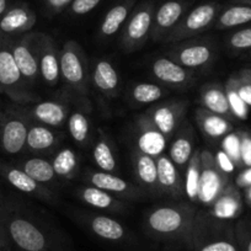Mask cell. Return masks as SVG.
<instances>
[{
  "label": "cell",
  "mask_w": 251,
  "mask_h": 251,
  "mask_svg": "<svg viewBox=\"0 0 251 251\" xmlns=\"http://www.w3.org/2000/svg\"><path fill=\"white\" fill-rule=\"evenodd\" d=\"M3 229L15 251H73L67 234L9 197L4 207Z\"/></svg>",
  "instance_id": "6da1fadb"
},
{
  "label": "cell",
  "mask_w": 251,
  "mask_h": 251,
  "mask_svg": "<svg viewBox=\"0 0 251 251\" xmlns=\"http://www.w3.org/2000/svg\"><path fill=\"white\" fill-rule=\"evenodd\" d=\"M197 209L192 204H161L149 209L143 218V229L153 240L185 245L191 233Z\"/></svg>",
  "instance_id": "7a4b0ae2"
},
{
  "label": "cell",
  "mask_w": 251,
  "mask_h": 251,
  "mask_svg": "<svg viewBox=\"0 0 251 251\" xmlns=\"http://www.w3.org/2000/svg\"><path fill=\"white\" fill-rule=\"evenodd\" d=\"M183 248L187 251H240L233 226L199 211Z\"/></svg>",
  "instance_id": "3957f363"
},
{
  "label": "cell",
  "mask_w": 251,
  "mask_h": 251,
  "mask_svg": "<svg viewBox=\"0 0 251 251\" xmlns=\"http://www.w3.org/2000/svg\"><path fill=\"white\" fill-rule=\"evenodd\" d=\"M0 94L16 105H31L38 99L27 85L14 58L11 40L0 38Z\"/></svg>",
  "instance_id": "277c9868"
},
{
  "label": "cell",
  "mask_w": 251,
  "mask_h": 251,
  "mask_svg": "<svg viewBox=\"0 0 251 251\" xmlns=\"http://www.w3.org/2000/svg\"><path fill=\"white\" fill-rule=\"evenodd\" d=\"M28 117L23 105L3 108L0 113V151L6 155H20L26 151Z\"/></svg>",
  "instance_id": "5b68a950"
},
{
  "label": "cell",
  "mask_w": 251,
  "mask_h": 251,
  "mask_svg": "<svg viewBox=\"0 0 251 251\" xmlns=\"http://www.w3.org/2000/svg\"><path fill=\"white\" fill-rule=\"evenodd\" d=\"M60 78L73 94L85 99L89 94L88 59L75 41H67L60 50Z\"/></svg>",
  "instance_id": "8992f818"
},
{
  "label": "cell",
  "mask_w": 251,
  "mask_h": 251,
  "mask_svg": "<svg viewBox=\"0 0 251 251\" xmlns=\"http://www.w3.org/2000/svg\"><path fill=\"white\" fill-rule=\"evenodd\" d=\"M155 5L151 0L142 1L132 10L131 15L122 27L120 43L123 52L132 53L141 50L151 38Z\"/></svg>",
  "instance_id": "52a82bcc"
},
{
  "label": "cell",
  "mask_w": 251,
  "mask_h": 251,
  "mask_svg": "<svg viewBox=\"0 0 251 251\" xmlns=\"http://www.w3.org/2000/svg\"><path fill=\"white\" fill-rule=\"evenodd\" d=\"M222 10L218 3H204L197 5L191 11L185 14L180 23L175 26L170 35L166 37V43H177L181 41L190 40L200 33L214 26L217 18Z\"/></svg>",
  "instance_id": "ba28073f"
},
{
  "label": "cell",
  "mask_w": 251,
  "mask_h": 251,
  "mask_svg": "<svg viewBox=\"0 0 251 251\" xmlns=\"http://www.w3.org/2000/svg\"><path fill=\"white\" fill-rule=\"evenodd\" d=\"M168 57L190 71H206L216 60V47L208 40H185L168 50Z\"/></svg>",
  "instance_id": "9c48e42d"
},
{
  "label": "cell",
  "mask_w": 251,
  "mask_h": 251,
  "mask_svg": "<svg viewBox=\"0 0 251 251\" xmlns=\"http://www.w3.org/2000/svg\"><path fill=\"white\" fill-rule=\"evenodd\" d=\"M229 175L217 166L214 154L209 151H201V177H200L197 202L206 208L214 203L224 188L229 185Z\"/></svg>",
  "instance_id": "30bf717a"
},
{
  "label": "cell",
  "mask_w": 251,
  "mask_h": 251,
  "mask_svg": "<svg viewBox=\"0 0 251 251\" xmlns=\"http://www.w3.org/2000/svg\"><path fill=\"white\" fill-rule=\"evenodd\" d=\"M38 38L40 32H28L15 40H11V50L15 62L31 89L35 88L41 80Z\"/></svg>",
  "instance_id": "8fae6325"
},
{
  "label": "cell",
  "mask_w": 251,
  "mask_h": 251,
  "mask_svg": "<svg viewBox=\"0 0 251 251\" xmlns=\"http://www.w3.org/2000/svg\"><path fill=\"white\" fill-rule=\"evenodd\" d=\"M78 221L94 236L112 244H128L132 240L129 230L115 218L98 213H75Z\"/></svg>",
  "instance_id": "7c38bea8"
},
{
  "label": "cell",
  "mask_w": 251,
  "mask_h": 251,
  "mask_svg": "<svg viewBox=\"0 0 251 251\" xmlns=\"http://www.w3.org/2000/svg\"><path fill=\"white\" fill-rule=\"evenodd\" d=\"M188 108V101L170 100L156 103L146 111V115L168 139L173 138L182 123Z\"/></svg>",
  "instance_id": "4fadbf2b"
},
{
  "label": "cell",
  "mask_w": 251,
  "mask_h": 251,
  "mask_svg": "<svg viewBox=\"0 0 251 251\" xmlns=\"http://www.w3.org/2000/svg\"><path fill=\"white\" fill-rule=\"evenodd\" d=\"M84 180L90 186L98 187L108 192L112 196L121 200L138 201L143 199L146 194L137 183L123 180L113 173H106L101 170H89L84 175Z\"/></svg>",
  "instance_id": "5bb4252c"
},
{
  "label": "cell",
  "mask_w": 251,
  "mask_h": 251,
  "mask_svg": "<svg viewBox=\"0 0 251 251\" xmlns=\"http://www.w3.org/2000/svg\"><path fill=\"white\" fill-rule=\"evenodd\" d=\"M0 178H3L11 187L23 194L40 200V201L53 203L57 200L54 192L47 186L37 182L15 164L0 161Z\"/></svg>",
  "instance_id": "9a60e30c"
},
{
  "label": "cell",
  "mask_w": 251,
  "mask_h": 251,
  "mask_svg": "<svg viewBox=\"0 0 251 251\" xmlns=\"http://www.w3.org/2000/svg\"><path fill=\"white\" fill-rule=\"evenodd\" d=\"M37 23L36 13L26 3L9 5L8 10L0 18V38L15 40L31 32Z\"/></svg>",
  "instance_id": "2e32d148"
},
{
  "label": "cell",
  "mask_w": 251,
  "mask_h": 251,
  "mask_svg": "<svg viewBox=\"0 0 251 251\" xmlns=\"http://www.w3.org/2000/svg\"><path fill=\"white\" fill-rule=\"evenodd\" d=\"M191 0H168L154 14L151 38L155 42H165L166 37L187 13Z\"/></svg>",
  "instance_id": "e0dca14e"
},
{
  "label": "cell",
  "mask_w": 251,
  "mask_h": 251,
  "mask_svg": "<svg viewBox=\"0 0 251 251\" xmlns=\"http://www.w3.org/2000/svg\"><path fill=\"white\" fill-rule=\"evenodd\" d=\"M169 139L156 128L151 118L143 113L136 118L134 126V148L153 158L163 155Z\"/></svg>",
  "instance_id": "ac0fdd59"
},
{
  "label": "cell",
  "mask_w": 251,
  "mask_h": 251,
  "mask_svg": "<svg viewBox=\"0 0 251 251\" xmlns=\"http://www.w3.org/2000/svg\"><path fill=\"white\" fill-rule=\"evenodd\" d=\"M38 60L41 79L46 85L54 88L60 80V50L52 36L40 32L38 38Z\"/></svg>",
  "instance_id": "d6986e66"
},
{
  "label": "cell",
  "mask_w": 251,
  "mask_h": 251,
  "mask_svg": "<svg viewBox=\"0 0 251 251\" xmlns=\"http://www.w3.org/2000/svg\"><path fill=\"white\" fill-rule=\"evenodd\" d=\"M151 73L156 80L170 88L185 90L192 85L195 80L194 72L169 57H161L151 63Z\"/></svg>",
  "instance_id": "ffe728a7"
},
{
  "label": "cell",
  "mask_w": 251,
  "mask_h": 251,
  "mask_svg": "<svg viewBox=\"0 0 251 251\" xmlns=\"http://www.w3.org/2000/svg\"><path fill=\"white\" fill-rule=\"evenodd\" d=\"M28 117L33 122L41 123L50 127V128L59 129L68 122L69 106L63 100H50L36 102L28 107L23 105Z\"/></svg>",
  "instance_id": "44dd1931"
},
{
  "label": "cell",
  "mask_w": 251,
  "mask_h": 251,
  "mask_svg": "<svg viewBox=\"0 0 251 251\" xmlns=\"http://www.w3.org/2000/svg\"><path fill=\"white\" fill-rule=\"evenodd\" d=\"M243 196L235 183L229 182L214 203L207 209L206 213L218 222L229 223L238 218L243 212Z\"/></svg>",
  "instance_id": "7402d4cb"
},
{
  "label": "cell",
  "mask_w": 251,
  "mask_h": 251,
  "mask_svg": "<svg viewBox=\"0 0 251 251\" xmlns=\"http://www.w3.org/2000/svg\"><path fill=\"white\" fill-rule=\"evenodd\" d=\"M131 160L137 185L143 190L144 194L151 195V196L161 195L158 185L156 159L134 148L131 153Z\"/></svg>",
  "instance_id": "603a6c76"
},
{
  "label": "cell",
  "mask_w": 251,
  "mask_h": 251,
  "mask_svg": "<svg viewBox=\"0 0 251 251\" xmlns=\"http://www.w3.org/2000/svg\"><path fill=\"white\" fill-rule=\"evenodd\" d=\"M64 138L63 132L50 128L48 126L31 121L28 127L27 139H26V151L32 154H48L59 147Z\"/></svg>",
  "instance_id": "cb8c5ba5"
},
{
  "label": "cell",
  "mask_w": 251,
  "mask_h": 251,
  "mask_svg": "<svg viewBox=\"0 0 251 251\" xmlns=\"http://www.w3.org/2000/svg\"><path fill=\"white\" fill-rule=\"evenodd\" d=\"M158 169V185L161 195H166L173 199H181L185 196L183 180L180 171L170 158L165 154L156 158Z\"/></svg>",
  "instance_id": "d4e9b609"
},
{
  "label": "cell",
  "mask_w": 251,
  "mask_h": 251,
  "mask_svg": "<svg viewBox=\"0 0 251 251\" xmlns=\"http://www.w3.org/2000/svg\"><path fill=\"white\" fill-rule=\"evenodd\" d=\"M195 129L188 122H183L173 137L169 149V158L173 160L176 168L185 170L188 161L194 154Z\"/></svg>",
  "instance_id": "484cf974"
},
{
  "label": "cell",
  "mask_w": 251,
  "mask_h": 251,
  "mask_svg": "<svg viewBox=\"0 0 251 251\" xmlns=\"http://www.w3.org/2000/svg\"><path fill=\"white\" fill-rule=\"evenodd\" d=\"M195 118H196L200 131L203 133V136L212 141L222 139L233 131V123L230 122V120L221 115H217L202 106L196 108Z\"/></svg>",
  "instance_id": "4316f807"
},
{
  "label": "cell",
  "mask_w": 251,
  "mask_h": 251,
  "mask_svg": "<svg viewBox=\"0 0 251 251\" xmlns=\"http://www.w3.org/2000/svg\"><path fill=\"white\" fill-rule=\"evenodd\" d=\"M79 199L84 203L111 213H125L127 211V203L123 200L112 196L108 192L94 186H84L76 191Z\"/></svg>",
  "instance_id": "83f0119b"
},
{
  "label": "cell",
  "mask_w": 251,
  "mask_h": 251,
  "mask_svg": "<svg viewBox=\"0 0 251 251\" xmlns=\"http://www.w3.org/2000/svg\"><path fill=\"white\" fill-rule=\"evenodd\" d=\"M91 81L96 90L105 98H116L120 91V75L112 63L107 59H100L95 63Z\"/></svg>",
  "instance_id": "f1b7e54d"
},
{
  "label": "cell",
  "mask_w": 251,
  "mask_h": 251,
  "mask_svg": "<svg viewBox=\"0 0 251 251\" xmlns=\"http://www.w3.org/2000/svg\"><path fill=\"white\" fill-rule=\"evenodd\" d=\"M137 0H118L117 3L111 6L101 21L99 35L101 38L112 37L125 26L126 21L134 9Z\"/></svg>",
  "instance_id": "f546056e"
},
{
  "label": "cell",
  "mask_w": 251,
  "mask_h": 251,
  "mask_svg": "<svg viewBox=\"0 0 251 251\" xmlns=\"http://www.w3.org/2000/svg\"><path fill=\"white\" fill-rule=\"evenodd\" d=\"M200 101L202 107L212 111V112L221 115L228 120H233L230 107H229L228 99H226V88L221 84L209 83L201 88L200 91Z\"/></svg>",
  "instance_id": "4dcf8cb0"
},
{
  "label": "cell",
  "mask_w": 251,
  "mask_h": 251,
  "mask_svg": "<svg viewBox=\"0 0 251 251\" xmlns=\"http://www.w3.org/2000/svg\"><path fill=\"white\" fill-rule=\"evenodd\" d=\"M15 165L19 166L21 170L25 171L33 180L47 186V187L55 186L54 183L58 181L57 175H55L54 170H53L52 163L47 160V159L41 158V156L25 158L15 163Z\"/></svg>",
  "instance_id": "1f68e13d"
},
{
  "label": "cell",
  "mask_w": 251,
  "mask_h": 251,
  "mask_svg": "<svg viewBox=\"0 0 251 251\" xmlns=\"http://www.w3.org/2000/svg\"><path fill=\"white\" fill-rule=\"evenodd\" d=\"M93 159L99 170L113 173L117 169L115 146L102 128L98 129V139L93 147Z\"/></svg>",
  "instance_id": "d6a6232c"
},
{
  "label": "cell",
  "mask_w": 251,
  "mask_h": 251,
  "mask_svg": "<svg viewBox=\"0 0 251 251\" xmlns=\"http://www.w3.org/2000/svg\"><path fill=\"white\" fill-rule=\"evenodd\" d=\"M55 175L60 180H73L79 173L80 158L74 149L60 148L53 155L50 160Z\"/></svg>",
  "instance_id": "836d02e7"
},
{
  "label": "cell",
  "mask_w": 251,
  "mask_h": 251,
  "mask_svg": "<svg viewBox=\"0 0 251 251\" xmlns=\"http://www.w3.org/2000/svg\"><path fill=\"white\" fill-rule=\"evenodd\" d=\"M251 21V6L235 4L228 6L224 10H221L214 27L217 30H228V28L236 27V26L245 25Z\"/></svg>",
  "instance_id": "e575fe53"
},
{
  "label": "cell",
  "mask_w": 251,
  "mask_h": 251,
  "mask_svg": "<svg viewBox=\"0 0 251 251\" xmlns=\"http://www.w3.org/2000/svg\"><path fill=\"white\" fill-rule=\"evenodd\" d=\"M200 177H201V151L195 149L185 169V180H183L185 196L190 202H197Z\"/></svg>",
  "instance_id": "d590c367"
},
{
  "label": "cell",
  "mask_w": 251,
  "mask_h": 251,
  "mask_svg": "<svg viewBox=\"0 0 251 251\" xmlns=\"http://www.w3.org/2000/svg\"><path fill=\"white\" fill-rule=\"evenodd\" d=\"M68 131L72 139L80 147H88L91 141V123L88 115L74 111L69 115Z\"/></svg>",
  "instance_id": "8d00e7d4"
},
{
  "label": "cell",
  "mask_w": 251,
  "mask_h": 251,
  "mask_svg": "<svg viewBox=\"0 0 251 251\" xmlns=\"http://www.w3.org/2000/svg\"><path fill=\"white\" fill-rule=\"evenodd\" d=\"M166 95V90L159 84L139 83L131 90V100L136 105H151L158 102Z\"/></svg>",
  "instance_id": "74e56055"
},
{
  "label": "cell",
  "mask_w": 251,
  "mask_h": 251,
  "mask_svg": "<svg viewBox=\"0 0 251 251\" xmlns=\"http://www.w3.org/2000/svg\"><path fill=\"white\" fill-rule=\"evenodd\" d=\"M226 93V99H228L229 107H230L231 115L234 118H238V120L245 121L248 120L249 116V106L246 105L243 101V99L239 96L238 91L234 88L233 83L230 81V79H228L224 85Z\"/></svg>",
  "instance_id": "f35d334b"
},
{
  "label": "cell",
  "mask_w": 251,
  "mask_h": 251,
  "mask_svg": "<svg viewBox=\"0 0 251 251\" xmlns=\"http://www.w3.org/2000/svg\"><path fill=\"white\" fill-rule=\"evenodd\" d=\"M221 149L231 159L236 168H241V154H240V136L238 132L226 134L222 138Z\"/></svg>",
  "instance_id": "ab89813d"
},
{
  "label": "cell",
  "mask_w": 251,
  "mask_h": 251,
  "mask_svg": "<svg viewBox=\"0 0 251 251\" xmlns=\"http://www.w3.org/2000/svg\"><path fill=\"white\" fill-rule=\"evenodd\" d=\"M229 50L234 53L251 50V27L241 28L231 33L226 40Z\"/></svg>",
  "instance_id": "60d3db41"
},
{
  "label": "cell",
  "mask_w": 251,
  "mask_h": 251,
  "mask_svg": "<svg viewBox=\"0 0 251 251\" xmlns=\"http://www.w3.org/2000/svg\"><path fill=\"white\" fill-rule=\"evenodd\" d=\"M235 238L240 251H251V226L248 223H239L234 226Z\"/></svg>",
  "instance_id": "b9f144b4"
},
{
  "label": "cell",
  "mask_w": 251,
  "mask_h": 251,
  "mask_svg": "<svg viewBox=\"0 0 251 251\" xmlns=\"http://www.w3.org/2000/svg\"><path fill=\"white\" fill-rule=\"evenodd\" d=\"M240 136L241 168H251V132L239 131Z\"/></svg>",
  "instance_id": "7bdbcfd3"
},
{
  "label": "cell",
  "mask_w": 251,
  "mask_h": 251,
  "mask_svg": "<svg viewBox=\"0 0 251 251\" xmlns=\"http://www.w3.org/2000/svg\"><path fill=\"white\" fill-rule=\"evenodd\" d=\"M101 0H73L71 4V13L75 16H83L93 11Z\"/></svg>",
  "instance_id": "ee69618b"
},
{
  "label": "cell",
  "mask_w": 251,
  "mask_h": 251,
  "mask_svg": "<svg viewBox=\"0 0 251 251\" xmlns=\"http://www.w3.org/2000/svg\"><path fill=\"white\" fill-rule=\"evenodd\" d=\"M229 79H230V81L233 83L234 88L236 89L239 96L243 99L244 102H245L249 107H251V83H249V81L239 78L236 74L235 75H231Z\"/></svg>",
  "instance_id": "f6af8a7d"
},
{
  "label": "cell",
  "mask_w": 251,
  "mask_h": 251,
  "mask_svg": "<svg viewBox=\"0 0 251 251\" xmlns=\"http://www.w3.org/2000/svg\"><path fill=\"white\" fill-rule=\"evenodd\" d=\"M214 159H216L217 166H218V168L221 169L224 174H226V175H230V174L234 173V170H235L236 166L234 165V163L231 161V159L229 158V156L226 155V154L224 153L222 149H219V151H217L216 155H214Z\"/></svg>",
  "instance_id": "bcb514c9"
},
{
  "label": "cell",
  "mask_w": 251,
  "mask_h": 251,
  "mask_svg": "<svg viewBox=\"0 0 251 251\" xmlns=\"http://www.w3.org/2000/svg\"><path fill=\"white\" fill-rule=\"evenodd\" d=\"M73 0H43L45 8L50 15H57L62 13L68 6H71Z\"/></svg>",
  "instance_id": "7dc6e473"
},
{
  "label": "cell",
  "mask_w": 251,
  "mask_h": 251,
  "mask_svg": "<svg viewBox=\"0 0 251 251\" xmlns=\"http://www.w3.org/2000/svg\"><path fill=\"white\" fill-rule=\"evenodd\" d=\"M234 183L236 185V187L243 188V190L251 187V168H244V170L236 175Z\"/></svg>",
  "instance_id": "c3c4849f"
},
{
  "label": "cell",
  "mask_w": 251,
  "mask_h": 251,
  "mask_svg": "<svg viewBox=\"0 0 251 251\" xmlns=\"http://www.w3.org/2000/svg\"><path fill=\"white\" fill-rule=\"evenodd\" d=\"M0 251H15L4 231H0Z\"/></svg>",
  "instance_id": "681fc988"
},
{
  "label": "cell",
  "mask_w": 251,
  "mask_h": 251,
  "mask_svg": "<svg viewBox=\"0 0 251 251\" xmlns=\"http://www.w3.org/2000/svg\"><path fill=\"white\" fill-rule=\"evenodd\" d=\"M6 197L4 196L1 190H0V231H4L3 229V213H4V207H5Z\"/></svg>",
  "instance_id": "f907efd6"
},
{
  "label": "cell",
  "mask_w": 251,
  "mask_h": 251,
  "mask_svg": "<svg viewBox=\"0 0 251 251\" xmlns=\"http://www.w3.org/2000/svg\"><path fill=\"white\" fill-rule=\"evenodd\" d=\"M236 75L239 76V78L244 79V80L249 81V83H251V68H244L241 69L240 72H239Z\"/></svg>",
  "instance_id": "816d5d0a"
},
{
  "label": "cell",
  "mask_w": 251,
  "mask_h": 251,
  "mask_svg": "<svg viewBox=\"0 0 251 251\" xmlns=\"http://www.w3.org/2000/svg\"><path fill=\"white\" fill-rule=\"evenodd\" d=\"M244 199H245L248 206L251 207V187L244 188Z\"/></svg>",
  "instance_id": "f5cc1de1"
},
{
  "label": "cell",
  "mask_w": 251,
  "mask_h": 251,
  "mask_svg": "<svg viewBox=\"0 0 251 251\" xmlns=\"http://www.w3.org/2000/svg\"><path fill=\"white\" fill-rule=\"evenodd\" d=\"M9 8V1L8 0H0V18L4 15L6 10Z\"/></svg>",
  "instance_id": "db71d44e"
},
{
  "label": "cell",
  "mask_w": 251,
  "mask_h": 251,
  "mask_svg": "<svg viewBox=\"0 0 251 251\" xmlns=\"http://www.w3.org/2000/svg\"><path fill=\"white\" fill-rule=\"evenodd\" d=\"M235 4H243V5L251 6V0H233Z\"/></svg>",
  "instance_id": "11a10c76"
},
{
  "label": "cell",
  "mask_w": 251,
  "mask_h": 251,
  "mask_svg": "<svg viewBox=\"0 0 251 251\" xmlns=\"http://www.w3.org/2000/svg\"><path fill=\"white\" fill-rule=\"evenodd\" d=\"M1 111H3V108H1V107H0V113H1Z\"/></svg>",
  "instance_id": "9f6ffc18"
},
{
  "label": "cell",
  "mask_w": 251,
  "mask_h": 251,
  "mask_svg": "<svg viewBox=\"0 0 251 251\" xmlns=\"http://www.w3.org/2000/svg\"><path fill=\"white\" fill-rule=\"evenodd\" d=\"M249 55H250V57H251V50H250V52H249Z\"/></svg>",
  "instance_id": "6f0895ef"
}]
</instances>
